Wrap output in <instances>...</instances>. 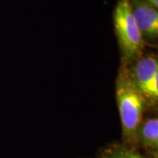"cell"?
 Masks as SVG:
<instances>
[{
    "label": "cell",
    "instance_id": "6da1fadb",
    "mask_svg": "<svg viewBox=\"0 0 158 158\" xmlns=\"http://www.w3.org/2000/svg\"><path fill=\"white\" fill-rule=\"evenodd\" d=\"M116 100L123 141L125 144L134 148L137 146L136 131L143 118L147 103L131 81L124 63L120 65L116 80Z\"/></svg>",
    "mask_w": 158,
    "mask_h": 158
},
{
    "label": "cell",
    "instance_id": "7a4b0ae2",
    "mask_svg": "<svg viewBox=\"0 0 158 158\" xmlns=\"http://www.w3.org/2000/svg\"><path fill=\"white\" fill-rule=\"evenodd\" d=\"M113 24L121 62L128 64L143 54L146 44L133 14L129 0H118L113 13Z\"/></svg>",
    "mask_w": 158,
    "mask_h": 158
},
{
    "label": "cell",
    "instance_id": "3957f363",
    "mask_svg": "<svg viewBox=\"0 0 158 158\" xmlns=\"http://www.w3.org/2000/svg\"><path fill=\"white\" fill-rule=\"evenodd\" d=\"M125 65L131 81L141 92L146 103L156 104L158 98V60L156 56L141 54L135 60Z\"/></svg>",
    "mask_w": 158,
    "mask_h": 158
},
{
    "label": "cell",
    "instance_id": "277c9868",
    "mask_svg": "<svg viewBox=\"0 0 158 158\" xmlns=\"http://www.w3.org/2000/svg\"><path fill=\"white\" fill-rule=\"evenodd\" d=\"M133 14L135 18L145 43H155L158 38L157 8L147 0H129Z\"/></svg>",
    "mask_w": 158,
    "mask_h": 158
},
{
    "label": "cell",
    "instance_id": "5b68a950",
    "mask_svg": "<svg viewBox=\"0 0 158 158\" xmlns=\"http://www.w3.org/2000/svg\"><path fill=\"white\" fill-rule=\"evenodd\" d=\"M137 145H141L149 152L157 154L158 119L156 117L142 118L136 131Z\"/></svg>",
    "mask_w": 158,
    "mask_h": 158
},
{
    "label": "cell",
    "instance_id": "8992f818",
    "mask_svg": "<svg viewBox=\"0 0 158 158\" xmlns=\"http://www.w3.org/2000/svg\"><path fill=\"white\" fill-rule=\"evenodd\" d=\"M105 158H144L134 150L127 147H115L110 149L105 156Z\"/></svg>",
    "mask_w": 158,
    "mask_h": 158
},
{
    "label": "cell",
    "instance_id": "52a82bcc",
    "mask_svg": "<svg viewBox=\"0 0 158 158\" xmlns=\"http://www.w3.org/2000/svg\"><path fill=\"white\" fill-rule=\"evenodd\" d=\"M147 1L150 4V5H152L153 6H155L156 8H157L158 7V0H147Z\"/></svg>",
    "mask_w": 158,
    "mask_h": 158
}]
</instances>
